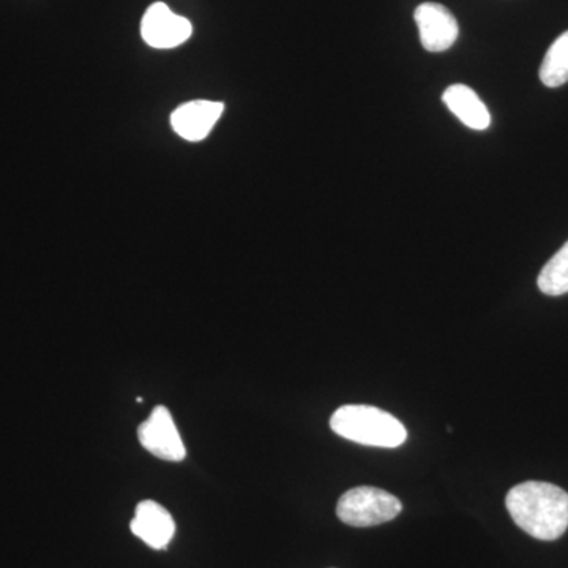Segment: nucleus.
<instances>
[{
  "instance_id": "20e7f679",
  "label": "nucleus",
  "mask_w": 568,
  "mask_h": 568,
  "mask_svg": "<svg viewBox=\"0 0 568 568\" xmlns=\"http://www.w3.org/2000/svg\"><path fill=\"white\" fill-rule=\"evenodd\" d=\"M141 446L153 457L164 462H182L185 446L168 407L156 406L151 417L138 428Z\"/></svg>"
},
{
  "instance_id": "f03ea898",
  "label": "nucleus",
  "mask_w": 568,
  "mask_h": 568,
  "mask_svg": "<svg viewBox=\"0 0 568 568\" xmlns=\"http://www.w3.org/2000/svg\"><path fill=\"white\" fill-rule=\"evenodd\" d=\"M331 428L336 435L362 446L395 448L407 439L405 425L398 418L373 406L339 407L331 418Z\"/></svg>"
},
{
  "instance_id": "0eeeda50",
  "label": "nucleus",
  "mask_w": 568,
  "mask_h": 568,
  "mask_svg": "<svg viewBox=\"0 0 568 568\" xmlns=\"http://www.w3.org/2000/svg\"><path fill=\"white\" fill-rule=\"evenodd\" d=\"M224 104L194 100L179 106L171 115V125L179 136L190 142L203 141L222 118Z\"/></svg>"
},
{
  "instance_id": "9d476101",
  "label": "nucleus",
  "mask_w": 568,
  "mask_h": 568,
  "mask_svg": "<svg viewBox=\"0 0 568 568\" xmlns=\"http://www.w3.org/2000/svg\"><path fill=\"white\" fill-rule=\"evenodd\" d=\"M538 74L547 88H560L568 82V31L549 47Z\"/></svg>"
},
{
  "instance_id": "1a4fd4ad",
  "label": "nucleus",
  "mask_w": 568,
  "mask_h": 568,
  "mask_svg": "<svg viewBox=\"0 0 568 568\" xmlns=\"http://www.w3.org/2000/svg\"><path fill=\"white\" fill-rule=\"evenodd\" d=\"M443 100L448 110L454 112L459 121L469 129L481 132V130H487L491 125V115H489L487 104L481 102L480 97L467 85H450L444 92Z\"/></svg>"
},
{
  "instance_id": "f257e3e1",
  "label": "nucleus",
  "mask_w": 568,
  "mask_h": 568,
  "mask_svg": "<svg viewBox=\"0 0 568 568\" xmlns=\"http://www.w3.org/2000/svg\"><path fill=\"white\" fill-rule=\"evenodd\" d=\"M508 514L537 540L552 541L568 529V493L547 481H525L506 497Z\"/></svg>"
},
{
  "instance_id": "423d86ee",
  "label": "nucleus",
  "mask_w": 568,
  "mask_h": 568,
  "mask_svg": "<svg viewBox=\"0 0 568 568\" xmlns=\"http://www.w3.org/2000/svg\"><path fill=\"white\" fill-rule=\"evenodd\" d=\"M414 20L420 32L422 47L429 52H443L458 40V21L447 7L425 2L414 11Z\"/></svg>"
},
{
  "instance_id": "7ed1b4c3",
  "label": "nucleus",
  "mask_w": 568,
  "mask_h": 568,
  "mask_svg": "<svg viewBox=\"0 0 568 568\" xmlns=\"http://www.w3.org/2000/svg\"><path fill=\"white\" fill-rule=\"evenodd\" d=\"M398 497L373 487L349 489L339 497L336 515L345 525L354 528H372L392 521L402 514Z\"/></svg>"
},
{
  "instance_id": "9b49d317",
  "label": "nucleus",
  "mask_w": 568,
  "mask_h": 568,
  "mask_svg": "<svg viewBox=\"0 0 568 568\" xmlns=\"http://www.w3.org/2000/svg\"><path fill=\"white\" fill-rule=\"evenodd\" d=\"M537 284L538 290L547 295L568 293V242L545 265Z\"/></svg>"
},
{
  "instance_id": "39448f33",
  "label": "nucleus",
  "mask_w": 568,
  "mask_h": 568,
  "mask_svg": "<svg viewBox=\"0 0 568 568\" xmlns=\"http://www.w3.org/2000/svg\"><path fill=\"white\" fill-rule=\"evenodd\" d=\"M192 22L173 13L163 2L153 3L141 22V36L149 47L171 50L192 37Z\"/></svg>"
},
{
  "instance_id": "6e6552de",
  "label": "nucleus",
  "mask_w": 568,
  "mask_h": 568,
  "mask_svg": "<svg viewBox=\"0 0 568 568\" xmlns=\"http://www.w3.org/2000/svg\"><path fill=\"white\" fill-rule=\"evenodd\" d=\"M130 529L149 547L166 549L168 544L173 540L175 523L170 511L155 500H142L136 506Z\"/></svg>"
}]
</instances>
